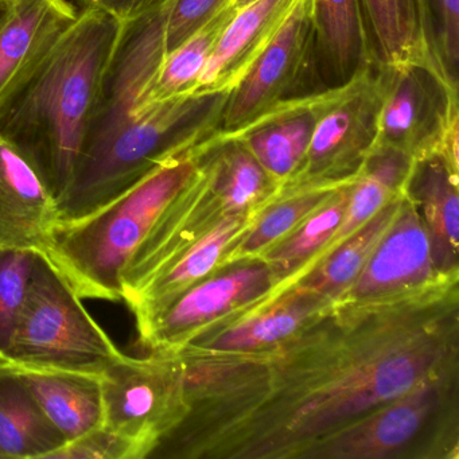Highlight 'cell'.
<instances>
[{
	"mask_svg": "<svg viewBox=\"0 0 459 459\" xmlns=\"http://www.w3.org/2000/svg\"><path fill=\"white\" fill-rule=\"evenodd\" d=\"M176 353L189 411L150 458L303 459L372 411L459 370V279L334 302L260 351Z\"/></svg>",
	"mask_w": 459,
	"mask_h": 459,
	"instance_id": "obj_1",
	"label": "cell"
},
{
	"mask_svg": "<svg viewBox=\"0 0 459 459\" xmlns=\"http://www.w3.org/2000/svg\"><path fill=\"white\" fill-rule=\"evenodd\" d=\"M125 23L85 9L25 87L0 109V136L23 152L60 200L82 160Z\"/></svg>",
	"mask_w": 459,
	"mask_h": 459,
	"instance_id": "obj_2",
	"label": "cell"
},
{
	"mask_svg": "<svg viewBox=\"0 0 459 459\" xmlns=\"http://www.w3.org/2000/svg\"><path fill=\"white\" fill-rule=\"evenodd\" d=\"M230 95L192 93L93 127L71 185L57 201L58 222L88 216L163 160L211 138Z\"/></svg>",
	"mask_w": 459,
	"mask_h": 459,
	"instance_id": "obj_3",
	"label": "cell"
},
{
	"mask_svg": "<svg viewBox=\"0 0 459 459\" xmlns=\"http://www.w3.org/2000/svg\"><path fill=\"white\" fill-rule=\"evenodd\" d=\"M211 138L163 160L88 216L56 225L44 255L82 299L123 300V273L160 214L197 173Z\"/></svg>",
	"mask_w": 459,
	"mask_h": 459,
	"instance_id": "obj_4",
	"label": "cell"
},
{
	"mask_svg": "<svg viewBox=\"0 0 459 459\" xmlns=\"http://www.w3.org/2000/svg\"><path fill=\"white\" fill-rule=\"evenodd\" d=\"M281 189L240 139L212 135L197 173L160 214L123 273V299L220 222L259 213Z\"/></svg>",
	"mask_w": 459,
	"mask_h": 459,
	"instance_id": "obj_5",
	"label": "cell"
},
{
	"mask_svg": "<svg viewBox=\"0 0 459 459\" xmlns=\"http://www.w3.org/2000/svg\"><path fill=\"white\" fill-rule=\"evenodd\" d=\"M303 459H459V370L372 411Z\"/></svg>",
	"mask_w": 459,
	"mask_h": 459,
	"instance_id": "obj_6",
	"label": "cell"
},
{
	"mask_svg": "<svg viewBox=\"0 0 459 459\" xmlns=\"http://www.w3.org/2000/svg\"><path fill=\"white\" fill-rule=\"evenodd\" d=\"M125 354L88 313L74 287L39 252L4 364L100 375Z\"/></svg>",
	"mask_w": 459,
	"mask_h": 459,
	"instance_id": "obj_7",
	"label": "cell"
},
{
	"mask_svg": "<svg viewBox=\"0 0 459 459\" xmlns=\"http://www.w3.org/2000/svg\"><path fill=\"white\" fill-rule=\"evenodd\" d=\"M104 423L149 458L189 411L184 369L174 351L123 356L100 373Z\"/></svg>",
	"mask_w": 459,
	"mask_h": 459,
	"instance_id": "obj_8",
	"label": "cell"
},
{
	"mask_svg": "<svg viewBox=\"0 0 459 459\" xmlns=\"http://www.w3.org/2000/svg\"><path fill=\"white\" fill-rule=\"evenodd\" d=\"M278 294L260 257L224 265L138 325L139 342L149 351H179L205 330L230 324Z\"/></svg>",
	"mask_w": 459,
	"mask_h": 459,
	"instance_id": "obj_9",
	"label": "cell"
},
{
	"mask_svg": "<svg viewBox=\"0 0 459 459\" xmlns=\"http://www.w3.org/2000/svg\"><path fill=\"white\" fill-rule=\"evenodd\" d=\"M380 104L377 64L368 66L346 84L329 88L307 155L284 186L353 181L377 142Z\"/></svg>",
	"mask_w": 459,
	"mask_h": 459,
	"instance_id": "obj_10",
	"label": "cell"
},
{
	"mask_svg": "<svg viewBox=\"0 0 459 459\" xmlns=\"http://www.w3.org/2000/svg\"><path fill=\"white\" fill-rule=\"evenodd\" d=\"M377 66L381 104L376 144L402 150L413 160L440 152L459 123L458 85L431 64Z\"/></svg>",
	"mask_w": 459,
	"mask_h": 459,
	"instance_id": "obj_11",
	"label": "cell"
},
{
	"mask_svg": "<svg viewBox=\"0 0 459 459\" xmlns=\"http://www.w3.org/2000/svg\"><path fill=\"white\" fill-rule=\"evenodd\" d=\"M324 90L316 71L313 4L299 0L251 71L230 91L217 134L230 135L283 101Z\"/></svg>",
	"mask_w": 459,
	"mask_h": 459,
	"instance_id": "obj_12",
	"label": "cell"
},
{
	"mask_svg": "<svg viewBox=\"0 0 459 459\" xmlns=\"http://www.w3.org/2000/svg\"><path fill=\"white\" fill-rule=\"evenodd\" d=\"M434 267L429 233L418 209L403 192L391 227L356 281L335 302L394 297L446 281Z\"/></svg>",
	"mask_w": 459,
	"mask_h": 459,
	"instance_id": "obj_13",
	"label": "cell"
},
{
	"mask_svg": "<svg viewBox=\"0 0 459 459\" xmlns=\"http://www.w3.org/2000/svg\"><path fill=\"white\" fill-rule=\"evenodd\" d=\"M80 13L69 0H14L0 29V109L39 71Z\"/></svg>",
	"mask_w": 459,
	"mask_h": 459,
	"instance_id": "obj_14",
	"label": "cell"
},
{
	"mask_svg": "<svg viewBox=\"0 0 459 459\" xmlns=\"http://www.w3.org/2000/svg\"><path fill=\"white\" fill-rule=\"evenodd\" d=\"M58 224L57 201L37 166L0 136V249L45 254Z\"/></svg>",
	"mask_w": 459,
	"mask_h": 459,
	"instance_id": "obj_15",
	"label": "cell"
},
{
	"mask_svg": "<svg viewBox=\"0 0 459 459\" xmlns=\"http://www.w3.org/2000/svg\"><path fill=\"white\" fill-rule=\"evenodd\" d=\"M333 303L318 292L291 284L256 310L205 330L179 351L204 354L260 351L286 340Z\"/></svg>",
	"mask_w": 459,
	"mask_h": 459,
	"instance_id": "obj_16",
	"label": "cell"
},
{
	"mask_svg": "<svg viewBox=\"0 0 459 459\" xmlns=\"http://www.w3.org/2000/svg\"><path fill=\"white\" fill-rule=\"evenodd\" d=\"M256 214L228 217L127 295L123 302L133 311L136 326L162 310L185 290L220 270Z\"/></svg>",
	"mask_w": 459,
	"mask_h": 459,
	"instance_id": "obj_17",
	"label": "cell"
},
{
	"mask_svg": "<svg viewBox=\"0 0 459 459\" xmlns=\"http://www.w3.org/2000/svg\"><path fill=\"white\" fill-rule=\"evenodd\" d=\"M329 90L283 101L222 138H238L281 187L299 170L307 155L316 120Z\"/></svg>",
	"mask_w": 459,
	"mask_h": 459,
	"instance_id": "obj_18",
	"label": "cell"
},
{
	"mask_svg": "<svg viewBox=\"0 0 459 459\" xmlns=\"http://www.w3.org/2000/svg\"><path fill=\"white\" fill-rule=\"evenodd\" d=\"M459 166L442 152L413 160L404 186L429 233L435 270L459 278Z\"/></svg>",
	"mask_w": 459,
	"mask_h": 459,
	"instance_id": "obj_19",
	"label": "cell"
},
{
	"mask_svg": "<svg viewBox=\"0 0 459 459\" xmlns=\"http://www.w3.org/2000/svg\"><path fill=\"white\" fill-rule=\"evenodd\" d=\"M299 0H255L236 12L220 37L195 93L230 92L283 28Z\"/></svg>",
	"mask_w": 459,
	"mask_h": 459,
	"instance_id": "obj_20",
	"label": "cell"
},
{
	"mask_svg": "<svg viewBox=\"0 0 459 459\" xmlns=\"http://www.w3.org/2000/svg\"><path fill=\"white\" fill-rule=\"evenodd\" d=\"M316 71L325 90L373 65L361 0H311Z\"/></svg>",
	"mask_w": 459,
	"mask_h": 459,
	"instance_id": "obj_21",
	"label": "cell"
},
{
	"mask_svg": "<svg viewBox=\"0 0 459 459\" xmlns=\"http://www.w3.org/2000/svg\"><path fill=\"white\" fill-rule=\"evenodd\" d=\"M361 7L377 65L424 63L443 71L435 52L427 0H361Z\"/></svg>",
	"mask_w": 459,
	"mask_h": 459,
	"instance_id": "obj_22",
	"label": "cell"
},
{
	"mask_svg": "<svg viewBox=\"0 0 459 459\" xmlns=\"http://www.w3.org/2000/svg\"><path fill=\"white\" fill-rule=\"evenodd\" d=\"M15 369L48 420L66 442L103 426L100 375L56 369Z\"/></svg>",
	"mask_w": 459,
	"mask_h": 459,
	"instance_id": "obj_23",
	"label": "cell"
},
{
	"mask_svg": "<svg viewBox=\"0 0 459 459\" xmlns=\"http://www.w3.org/2000/svg\"><path fill=\"white\" fill-rule=\"evenodd\" d=\"M65 443L17 369L0 362V458L49 459Z\"/></svg>",
	"mask_w": 459,
	"mask_h": 459,
	"instance_id": "obj_24",
	"label": "cell"
},
{
	"mask_svg": "<svg viewBox=\"0 0 459 459\" xmlns=\"http://www.w3.org/2000/svg\"><path fill=\"white\" fill-rule=\"evenodd\" d=\"M403 193L384 205L359 230L343 238L325 256L316 260L298 281L295 286L318 292L333 302L338 299L356 281L362 268L375 252L396 217L402 204Z\"/></svg>",
	"mask_w": 459,
	"mask_h": 459,
	"instance_id": "obj_25",
	"label": "cell"
},
{
	"mask_svg": "<svg viewBox=\"0 0 459 459\" xmlns=\"http://www.w3.org/2000/svg\"><path fill=\"white\" fill-rule=\"evenodd\" d=\"M413 160L402 150L383 144L373 147L359 176L351 182L345 216L318 259L359 230L389 201L404 192Z\"/></svg>",
	"mask_w": 459,
	"mask_h": 459,
	"instance_id": "obj_26",
	"label": "cell"
},
{
	"mask_svg": "<svg viewBox=\"0 0 459 459\" xmlns=\"http://www.w3.org/2000/svg\"><path fill=\"white\" fill-rule=\"evenodd\" d=\"M351 182L341 186L297 230L260 255L273 273L279 294L298 281L324 254L345 216Z\"/></svg>",
	"mask_w": 459,
	"mask_h": 459,
	"instance_id": "obj_27",
	"label": "cell"
},
{
	"mask_svg": "<svg viewBox=\"0 0 459 459\" xmlns=\"http://www.w3.org/2000/svg\"><path fill=\"white\" fill-rule=\"evenodd\" d=\"M343 185L346 184L281 187L278 195L256 214L251 227L230 252L222 267L257 259L263 252L275 246L316 213Z\"/></svg>",
	"mask_w": 459,
	"mask_h": 459,
	"instance_id": "obj_28",
	"label": "cell"
},
{
	"mask_svg": "<svg viewBox=\"0 0 459 459\" xmlns=\"http://www.w3.org/2000/svg\"><path fill=\"white\" fill-rule=\"evenodd\" d=\"M236 12L238 10L230 2L186 41L182 42L173 52L168 53L152 84L131 114L152 104L163 103L195 93L198 80L217 41L235 17Z\"/></svg>",
	"mask_w": 459,
	"mask_h": 459,
	"instance_id": "obj_29",
	"label": "cell"
},
{
	"mask_svg": "<svg viewBox=\"0 0 459 459\" xmlns=\"http://www.w3.org/2000/svg\"><path fill=\"white\" fill-rule=\"evenodd\" d=\"M37 254L30 249H0V362L6 357L22 313Z\"/></svg>",
	"mask_w": 459,
	"mask_h": 459,
	"instance_id": "obj_30",
	"label": "cell"
},
{
	"mask_svg": "<svg viewBox=\"0 0 459 459\" xmlns=\"http://www.w3.org/2000/svg\"><path fill=\"white\" fill-rule=\"evenodd\" d=\"M49 459H143L139 448L106 426L91 429L69 440Z\"/></svg>",
	"mask_w": 459,
	"mask_h": 459,
	"instance_id": "obj_31",
	"label": "cell"
},
{
	"mask_svg": "<svg viewBox=\"0 0 459 459\" xmlns=\"http://www.w3.org/2000/svg\"><path fill=\"white\" fill-rule=\"evenodd\" d=\"M435 52L445 74L458 85L459 0H427Z\"/></svg>",
	"mask_w": 459,
	"mask_h": 459,
	"instance_id": "obj_32",
	"label": "cell"
},
{
	"mask_svg": "<svg viewBox=\"0 0 459 459\" xmlns=\"http://www.w3.org/2000/svg\"><path fill=\"white\" fill-rule=\"evenodd\" d=\"M232 0H171L165 23L166 55L186 41Z\"/></svg>",
	"mask_w": 459,
	"mask_h": 459,
	"instance_id": "obj_33",
	"label": "cell"
},
{
	"mask_svg": "<svg viewBox=\"0 0 459 459\" xmlns=\"http://www.w3.org/2000/svg\"><path fill=\"white\" fill-rule=\"evenodd\" d=\"M79 9L99 10L122 23L133 22L165 7L171 0H74Z\"/></svg>",
	"mask_w": 459,
	"mask_h": 459,
	"instance_id": "obj_34",
	"label": "cell"
},
{
	"mask_svg": "<svg viewBox=\"0 0 459 459\" xmlns=\"http://www.w3.org/2000/svg\"><path fill=\"white\" fill-rule=\"evenodd\" d=\"M13 6H14V0H0V29L4 28L12 15Z\"/></svg>",
	"mask_w": 459,
	"mask_h": 459,
	"instance_id": "obj_35",
	"label": "cell"
},
{
	"mask_svg": "<svg viewBox=\"0 0 459 459\" xmlns=\"http://www.w3.org/2000/svg\"><path fill=\"white\" fill-rule=\"evenodd\" d=\"M255 0H232L233 7L236 10L243 9V7L248 6V4H254Z\"/></svg>",
	"mask_w": 459,
	"mask_h": 459,
	"instance_id": "obj_36",
	"label": "cell"
}]
</instances>
